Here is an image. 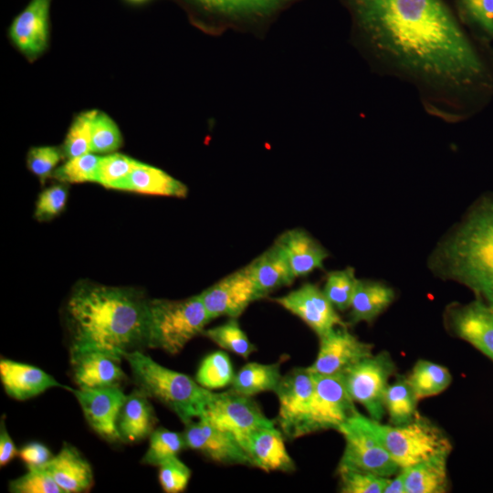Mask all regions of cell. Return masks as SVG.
<instances>
[{
  "mask_svg": "<svg viewBox=\"0 0 493 493\" xmlns=\"http://www.w3.org/2000/svg\"><path fill=\"white\" fill-rule=\"evenodd\" d=\"M0 379L5 392L18 401L30 399L54 387L71 389L37 366L5 358L0 360Z\"/></svg>",
  "mask_w": 493,
  "mask_h": 493,
  "instance_id": "obj_22",
  "label": "cell"
},
{
  "mask_svg": "<svg viewBox=\"0 0 493 493\" xmlns=\"http://www.w3.org/2000/svg\"><path fill=\"white\" fill-rule=\"evenodd\" d=\"M90 427L110 442L121 440L117 429L119 412L127 395L120 386L98 389H70Z\"/></svg>",
  "mask_w": 493,
  "mask_h": 493,
  "instance_id": "obj_18",
  "label": "cell"
},
{
  "mask_svg": "<svg viewBox=\"0 0 493 493\" xmlns=\"http://www.w3.org/2000/svg\"><path fill=\"white\" fill-rule=\"evenodd\" d=\"M372 68L414 86L427 114L473 117L493 98V55L445 0H341Z\"/></svg>",
  "mask_w": 493,
  "mask_h": 493,
  "instance_id": "obj_1",
  "label": "cell"
},
{
  "mask_svg": "<svg viewBox=\"0 0 493 493\" xmlns=\"http://www.w3.org/2000/svg\"><path fill=\"white\" fill-rule=\"evenodd\" d=\"M314 391L299 430V437L323 430H336L358 410L345 385L343 373L314 374Z\"/></svg>",
  "mask_w": 493,
  "mask_h": 493,
  "instance_id": "obj_8",
  "label": "cell"
},
{
  "mask_svg": "<svg viewBox=\"0 0 493 493\" xmlns=\"http://www.w3.org/2000/svg\"><path fill=\"white\" fill-rule=\"evenodd\" d=\"M194 21L224 27L259 24L299 0H179Z\"/></svg>",
  "mask_w": 493,
  "mask_h": 493,
  "instance_id": "obj_9",
  "label": "cell"
},
{
  "mask_svg": "<svg viewBox=\"0 0 493 493\" xmlns=\"http://www.w3.org/2000/svg\"><path fill=\"white\" fill-rule=\"evenodd\" d=\"M148 396L139 389L127 395L117 418V429L121 440L135 443L153 431L155 415Z\"/></svg>",
  "mask_w": 493,
  "mask_h": 493,
  "instance_id": "obj_25",
  "label": "cell"
},
{
  "mask_svg": "<svg viewBox=\"0 0 493 493\" xmlns=\"http://www.w3.org/2000/svg\"><path fill=\"white\" fill-rule=\"evenodd\" d=\"M145 194L185 197L187 187L164 171L141 163L115 187Z\"/></svg>",
  "mask_w": 493,
  "mask_h": 493,
  "instance_id": "obj_27",
  "label": "cell"
},
{
  "mask_svg": "<svg viewBox=\"0 0 493 493\" xmlns=\"http://www.w3.org/2000/svg\"><path fill=\"white\" fill-rule=\"evenodd\" d=\"M279 363L247 362L235 372L230 390L243 395L275 393L282 378Z\"/></svg>",
  "mask_w": 493,
  "mask_h": 493,
  "instance_id": "obj_31",
  "label": "cell"
},
{
  "mask_svg": "<svg viewBox=\"0 0 493 493\" xmlns=\"http://www.w3.org/2000/svg\"><path fill=\"white\" fill-rule=\"evenodd\" d=\"M140 163L141 162L121 153L100 157L94 182L106 188L115 189Z\"/></svg>",
  "mask_w": 493,
  "mask_h": 493,
  "instance_id": "obj_38",
  "label": "cell"
},
{
  "mask_svg": "<svg viewBox=\"0 0 493 493\" xmlns=\"http://www.w3.org/2000/svg\"><path fill=\"white\" fill-rule=\"evenodd\" d=\"M12 493H64L44 467L27 468L23 476L10 481Z\"/></svg>",
  "mask_w": 493,
  "mask_h": 493,
  "instance_id": "obj_43",
  "label": "cell"
},
{
  "mask_svg": "<svg viewBox=\"0 0 493 493\" xmlns=\"http://www.w3.org/2000/svg\"><path fill=\"white\" fill-rule=\"evenodd\" d=\"M51 2L30 0L10 25V39L29 60L38 58L47 47Z\"/></svg>",
  "mask_w": 493,
  "mask_h": 493,
  "instance_id": "obj_19",
  "label": "cell"
},
{
  "mask_svg": "<svg viewBox=\"0 0 493 493\" xmlns=\"http://www.w3.org/2000/svg\"><path fill=\"white\" fill-rule=\"evenodd\" d=\"M204 336L225 351L233 352L243 359H247L256 351L246 333L242 330L235 318L214 328L205 329Z\"/></svg>",
  "mask_w": 493,
  "mask_h": 493,
  "instance_id": "obj_34",
  "label": "cell"
},
{
  "mask_svg": "<svg viewBox=\"0 0 493 493\" xmlns=\"http://www.w3.org/2000/svg\"><path fill=\"white\" fill-rule=\"evenodd\" d=\"M61 158L62 151L58 147H34L27 153L26 163L29 170L43 180L54 172Z\"/></svg>",
  "mask_w": 493,
  "mask_h": 493,
  "instance_id": "obj_45",
  "label": "cell"
},
{
  "mask_svg": "<svg viewBox=\"0 0 493 493\" xmlns=\"http://www.w3.org/2000/svg\"><path fill=\"white\" fill-rule=\"evenodd\" d=\"M418 401L406 377L398 376L394 383H389L384 395V407L390 424L401 425L411 422L418 414Z\"/></svg>",
  "mask_w": 493,
  "mask_h": 493,
  "instance_id": "obj_33",
  "label": "cell"
},
{
  "mask_svg": "<svg viewBox=\"0 0 493 493\" xmlns=\"http://www.w3.org/2000/svg\"><path fill=\"white\" fill-rule=\"evenodd\" d=\"M319 340L316 359L307 367L316 375L344 373L357 362L372 355L373 345L359 340L348 330V326L336 327Z\"/></svg>",
  "mask_w": 493,
  "mask_h": 493,
  "instance_id": "obj_15",
  "label": "cell"
},
{
  "mask_svg": "<svg viewBox=\"0 0 493 493\" xmlns=\"http://www.w3.org/2000/svg\"><path fill=\"white\" fill-rule=\"evenodd\" d=\"M447 456H439L402 468L405 493H445L448 489Z\"/></svg>",
  "mask_w": 493,
  "mask_h": 493,
  "instance_id": "obj_29",
  "label": "cell"
},
{
  "mask_svg": "<svg viewBox=\"0 0 493 493\" xmlns=\"http://www.w3.org/2000/svg\"><path fill=\"white\" fill-rule=\"evenodd\" d=\"M455 6L461 24L493 55V0H456Z\"/></svg>",
  "mask_w": 493,
  "mask_h": 493,
  "instance_id": "obj_30",
  "label": "cell"
},
{
  "mask_svg": "<svg viewBox=\"0 0 493 493\" xmlns=\"http://www.w3.org/2000/svg\"><path fill=\"white\" fill-rule=\"evenodd\" d=\"M395 364L388 351H383L357 362L344 373V382L352 400L361 404L369 416L381 421L384 415V395Z\"/></svg>",
  "mask_w": 493,
  "mask_h": 493,
  "instance_id": "obj_10",
  "label": "cell"
},
{
  "mask_svg": "<svg viewBox=\"0 0 493 493\" xmlns=\"http://www.w3.org/2000/svg\"><path fill=\"white\" fill-rule=\"evenodd\" d=\"M127 1H129L131 3H133V4H141V3H143V2H145L147 0H127Z\"/></svg>",
  "mask_w": 493,
  "mask_h": 493,
  "instance_id": "obj_50",
  "label": "cell"
},
{
  "mask_svg": "<svg viewBox=\"0 0 493 493\" xmlns=\"http://www.w3.org/2000/svg\"><path fill=\"white\" fill-rule=\"evenodd\" d=\"M278 305L299 317L320 338L339 326H348L328 299L323 290L305 283L287 295L274 299Z\"/></svg>",
  "mask_w": 493,
  "mask_h": 493,
  "instance_id": "obj_17",
  "label": "cell"
},
{
  "mask_svg": "<svg viewBox=\"0 0 493 493\" xmlns=\"http://www.w3.org/2000/svg\"><path fill=\"white\" fill-rule=\"evenodd\" d=\"M184 447L186 446L183 433L160 427L150 435L149 447L142 462L159 467L164 461L178 456Z\"/></svg>",
  "mask_w": 493,
  "mask_h": 493,
  "instance_id": "obj_36",
  "label": "cell"
},
{
  "mask_svg": "<svg viewBox=\"0 0 493 493\" xmlns=\"http://www.w3.org/2000/svg\"><path fill=\"white\" fill-rule=\"evenodd\" d=\"M338 432L345 441L338 469L359 470L383 477H390L401 470L377 437L371 417L357 411Z\"/></svg>",
  "mask_w": 493,
  "mask_h": 493,
  "instance_id": "obj_7",
  "label": "cell"
},
{
  "mask_svg": "<svg viewBox=\"0 0 493 493\" xmlns=\"http://www.w3.org/2000/svg\"><path fill=\"white\" fill-rule=\"evenodd\" d=\"M246 267L263 297L290 285L296 278L284 251L276 243Z\"/></svg>",
  "mask_w": 493,
  "mask_h": 493,
  "instance_id": "obj_26",
  "label": "cell"
},
{
  "mask_svg": "<svg viewBox=\"0 0 493 493\" xmlns=\"http://www.w3.org/2000/svg\"><path fill=\"white\" fill-rule=\"evenodd\" d=\"M418 400L437 395L452 382L448 369L438 363L419 360L406 377Z\"/></svg>",
  "mask_w": 493,
  "mask_h": 493,
  "instance_id": "obj_32",
  "label": "cell"
},
{
  "mask_svg": "<svg viewBox=\"0 0 493 493\" xmlns=\"http://www.w3.org/2000/svg\"><path fill=\"white\" fill-rule=\"evenodd\" d=\"M394 290L386 284L358 279L349 313V323H372L393 301Z\"/></svg>",
  "mask_w": 493,
  "mask_h": 493,
  "instance_id": "obj_28",
  "label": "cell"
},
{
  "mask_svg": "<svg viewBox=\"0 0 493 493\" xmlns=\"http://www.w3.org/2000/svg\"><path fill=\"white\" fill-rule=\"evenodd\" d=\"M243 447L249 456L253 467L265 472L291 473L296 464L285 446V436L276 425L253 431Z\"/></svg>",
  "mask_w": 493,
  "mask_h": 493,
  "instance_id": "obj_21",
  "label": "cell"
},
{
  "mask_svg": "<svg viewBox=\"0 0 493 493\" xmlns=\"http://www.w3.org/2000/svg\"><path fill=\"white\" fill-rule=\"evenodd\" d=\"M235 372L228 354L216 351L207 355L200 363L195 381L208 390L230 386Z\"/></svg>",
  "mask_w": 493,
  "mask_h": 493,
  "instance_id": "obj_35",
  "label": "cell"
},
{
  "mask_svg": "<svg viewBox=\"0 0 493 493\" xmlns=\"http://www.w3.org/2000/svg\"><path fill=\"white\" fill-rule=\"evenodd\" d=\"M383 493H405L404 475L402 468L393 478H388Z\"/></svg>",
  "mask_w": 493,
  "mask_h": 493,
  "instance_id": "obj_49",
  "label": "cell"
},
{
  "mask_svg": "<svg viewBox=\"0 0 493 493\" xmlns=\"http://www.w3.org/2000/svg\"><path fill=\"white\" fill-rule=\"evenodd\" d=\"M337 471L340 477V491L342 493H383L389 478L359 470Z\"/></svg>",
  "mask_w": 493,
  "mask_h": 493,
  "instance_id": "obj_42",
  "label": "cell"
},
{
  "mask_svg": "<svg viewBox=\"0 0 493 493\" xmlns=\"http://www.w3.org/2000/svg\"><path fill=\"white\" fill-rule=\"evenodd\" d=\"M200 418L234 435L242 446L253 431L276 425L264 414L251 396L240 394L230 389L214 393Z\"/></svg>",
  "mask_w": 493,
  "mask_h": 493,
  "instance_id": "obj_11",
  "label": "cell"
},
{
  "mask_svg": "<svg viewBox=\"0 0 493 493\" xmlns=\"http://www.w3.org/2000/svg\"><path fill=\"white\" fill-rule=\"evenodd\" d=\"M122 358L130 365L137 389L166 405L184 425L204 414L214 394L211 390L161 365L140 350L126 352Z\"/></svg>",
  "mask_w": 493,
  "mask_h": 493,
  "instance_id": "obj_4",
  "label": "cell"
},
{
  "mask_svg": "<svg viewBox=\"0 0 493 493\" xmlns=\"http://www.w3.org/2000/svg\"><path fill=\"white\" fill-rule=\"evenodd\" d=\"M100 156L91 152L69 158L53 172V177L61 182H94Z\"/></svg>",
  "mask_w": 493,
  "mask_h": 493,
  "instance_id": "obj_41",
  "label": "cell"
},
{
  "mask_svg": "<svg viewBox=\"0 0 493 493\" xmlns=\"http://www.w3.org/2000/svg\"><path fill=\"white\" fill-rule=\"evenodd\" d=\"M95 112V110L81 112L72 121L63 145L67 158L91 152V124Z\"/></svg>",
  "mask_w": 493,
  "mask_h": 493,
  "instance_id": "obj_39",
  "label": "cell"
},
{
  "mask_svg": "<svg viewBox=\"0 0 493 493\" xmlns=\"http://www.w3.org/2000/svg\"><path fill=\"white\" fill-rule=\"evenodd\" d=\"M314 374L307 367H297L282 376L275 392L278 400L277 425L284 436L299 438L314 391Z\"/></svg>",
  "mask_w": 493,
  "mask_h": 493,
  "instance_id": "obj_14",
  "label": "cell"
},
{
  "mask_svg": "<svg viewBox=\"0 0 493 493\" xmlns=\"http://www.w3.org/2000/svg\"><path fill=\"white\" fill-rule=\"evenodd\" d=\"M210 321L199 295L179 300L147 299L145 347L177 354Z\"/></svg>",
  "mask_w": 493,
  "mask_h": 493,
  "instance_id": "obj_5",
  "label": "cell"
},
{
  "mask_svg": "<svg viewBox=\"0 0 493 493\" xmlns=\"http://www.w3.org/2000/svg\"><path fill=\"white\" fill-rule=\"evenodd\" d=\"M64 493L88 491L93 484L89 463L73 446L64 443L60 451L44 467Z\"/></svg>",
  "mask_w": 493,
  "mask_h": 493,
  "instance_id": "obj_23",
  "label": "cell"
},
{
  "mask_svg": "<svg viewBox=\"0 0 493 493\" xmlns=\"http://www.w3.org/2000/svg\"><path fill=\"white\" fill-rule=\"evenodd\" d=\"M447 330L493 362V307L480 299L452 303L444 315Z\"/></svg>",
  "mask_w": 493,
  "mask_h": 493,
  "instance_id": "obj_13",
  "label": "cell"
},
{
  "mask_svg": "<svg viewBox=\"0 0 493 493\" xmlns=\"http://www.w3.org/2000/svg\"><path fill=\"white\" fill-rule=\"evenodd\" d=\"M146 301L128 288L77 285L66 307L69 354L97 351L122 358L145 347Z\"/></svg>",
  "mask_w": 493,
  "mask_h": 493,
  "instance_id": "obj_2",
  "label": "cell"
},
{
  "mask_svg": "<svg viewBox=\"0 0 493 493\" xmlns=\"http://www.w3.org/2000/svg\"><path fill=\"white\" fill-rule=\"evenodd\" d=\"M183 434L186 447L200 452L215 463L253 467L249 456L236 437L205 419L186 424Z\"/></svg>",
  "mask_w": 493,
  "mask_h": 493,
  "instance_id": "obj_16",
  "label": "cell"
},
{
  "mask_svg": "<svg viewBox=\"0 0 493 493\" xmlns=\"http://www.w3.org/2000/svg\"><path fill=\"white\" fill-rule=\"evenodd\" d=\"M198 295L211 320L222 316L237 319L250 303L264 298L246 266L223 278Z\"/></svg>",
  "mask_w": 493,
  "mask_h": 493,
  "instance_id": "obj_12",
  "label": "cell"
},
{
  "mask_svg": "<svg viewBox=\"0 0 493 493\" xmlns=\"http://www.w3.org/2000/svg\"><path fill=\"white\" fill-rule=\"evenodd\" d=\"M275 243L284 251L296 278L323 268L328 251L308 232L294 228L282 233Z\"/></svg>",
  "mask_w": 493,
  "mask_h": 493,
  "instance_id": "obj_24",
  "label": "cell"
},
{
  "mask_svg": "<svg viewBox=\"0 0 493 493\" xmlns=\"http://www.w3.org/2000/svg\"><path fill=\"white\" fill-rule=\"evenodd\" d=\"M18 456L27 468L42 467L53 457L50 450L38 442L25 445L19 450Z\"/></svg>",
  "mask_w": 493,
  "mask_h": 493,
  "instance_id": "obj_47",
  "label": "cell"
},
{
  "mask_svg": "<svg viewBox=\"0 0 493 493\" xmlns=\"http://www.w3.org/2000/svg\"><path fill=\"white\" fill-rule=\"evenodd\" d=\"M372 428L401 468L439 456H449L452 444L445 432L419 415L401 425H382L372 419Z\"/></svg>",
  "mask_w": 493,
  "mask_h": 493,
  "instance_id": "obj_6",
  "label": "cell"
},
{
  "mask_svg": "<svg viewBox=\"0 0 493 493\" xmlns=\"http://www.w3.org/2000/svg\"><path fill=\"white\" fill-rule=\"evenodd\" d=\"M121 357L104 351L70 354L76 383L80 389L120 386L125 375L120 366Z\"/></svg>",
  "mask_w": 493,
  "mask_h": 493,
  "instance_id": "obj_20",
  "label": "cell"
},
{
  "mask_svg": "<svg viewBox=\"0 0 493 493\" xmlns=\"http://www.w3.org/2000/svg\"><path fill=\"white\" fill-rule=\"evenodd\" d=\"M358 278L353 267L331 271L327 275L323 292L338 310L350 309Z\"/></svg>",
  "mask_w": 493,
  "mask_h": 493,
  "instance_id": "obj_37",
  "label": "cell"
},
{
  "mask_svg": "<svg viewBox=\"0 0 493 493\" xmlns=\"http://www.w3.org/2000/svg\"><path fill=\"white\" fill-rule=\"evenodd\" d=\"M158 467L159 482L164 492L179 493L186 488L191 470L178 456L164 461Z\"/></svg>",
  "mask_w": 493,
  "mask_h": 493,
  "instance_id": "obj_44",
  "label": "cell"
},
{
  "mask_svg": "<svg viewBox=\"0 0 493 493\" xmlns=\"http://www.w3.org/2000/svg\"><path fill=\"white\" fill-rule=\"evenodd\" d=\"M439 278L466 286L493 307V194L480 195L428 258Z\"/></svg>",
  "mask_w": 493,
  "mask_h": 493,
  "instance_id": "obj_3",
  "label": "cell"
},
{
  "mask_svg": "<svg viewBox=\"0 0 493 493\" xmlns=\"http://www.w3.org/2000/svg\"><path fill=\"white\" fill-rule=\"evenodd\" d=\"M121 145V134L115 121L108 114L96 110L91 124V152H111Z\"/></svg>",
  "mask_w": 493,
  "mask_h": 493,
  "instance_id": "obj_40",
  "label": "cell"
},
{
  "mask_svg": "<svg viewBox=\"0 0 493 493\" xmlns=\"http://www.w3.org/2000/svg\"><path fill=\"white\" fill-rule=\"evenodd\" d=\"M67 199L68 189L62 184L46 189L38 196L35 216L41 221L55 217L63 210Z\"/></svg>",
  "mask_w": 493,
  "mask_h": 493,
  "instance_id": "obj_46",
  "label": "cell"
},
{
  "mask_svg": "<svg viewBox=\"0 0 493 493\" xmlns=\"http://www.w3.org/2000/svg\"><path fill=\"white\" fill-rule=\"evenodd\" d=\"M18 452L6 430L5 418L2 417L0 425V466H5L18 455Z\"/></svg>",
  "mask_w": 493,
  "mask_h": 493,
  "instance_id": "obj_48",
  "label": "cell"
}]
</instances>
